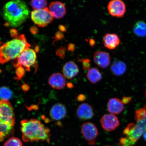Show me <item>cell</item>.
<instances>
[{
	"mask_svg": "<svg viewBox=\"0 0 146 146\" xmlns=\"http://www.w3.org/2000/svg\"><path fill=\"white\" fill-rule=\"evenodd\" d=\"M23 139L25 142L46 141L50 143V131L40 121L35 119H23L21 123Z\"/></svg>",
	"mask_w": 146,
	"mask_h": 146,
	"instance_id": "obj_1",
	"label": "cell"
},
{
	"mask_svg": "<svg viewBox=\"0 0 146 146\" xmlns=\"http://www.w3.org/2000/svg\"><path fill=\"white\" fill-rule=\"evenodd\" d=\"M30 11L26 3L21 1H12L7 3L3 9V17L9 25L18 27L26 21Z\"/></svg>",
	"mask_w": 146,
	"mask_h": 146,
	"instance_id": "obj_2",
	"label": "cell"
},
{
	"mask_svg": "<svg viewBox=\"0 0 146 146\" xmlns=\"http://www.w3.org/2000/svg\"><path fill=\"white\" fill-rule=\"evenodd\" d=\"M30 46L24 35L4 44L0 46V63L3 64L16 59Z\"/></svg>",
	"mask_w": 146,
	"mask_h": 146,
	"instance_id": "obj_3",
	"label": "cell"
},
{
	"mask_svg": "<svg viewBox=\"0 0 146 146\" xmlns=\"http://www.w3.org/2000/svg\"><path fill=\"white\" fill-rule=\"evenodd\" d=\"M15 123L12 106L9 101L0 100V142L13 135Z\"/></svg>",
	"mask_w": 146,
	"mask_h": 146,
	"instance_id": "obj_4",
	"label": "cell"
},
{
	"mask_svg": "<svg viewBox=\"0 0 146 146\" xmlns=\"http://www.w3.org/2000/svg\"><path fill=\"white\" fill-rule=\"evenodd\" d=\"M36 58L35 51L28 48L14 60L13 65L15 68L21 67L25 70L29 71L31 67L35 64Z\"/></svg>",
	"mask_w": 146,
	"mask_h": 146,
	"instance_id": "obj_5",
	"label": "cell"
},
{
	"mask_svg": "<svg viewBox=\"0 0 146 146\" xmlns=\"http://www.w3.org/2000/svg\"><path fill=\"white\" fill-rule=\"evenodd\" d=\"M31 18L34 23L40 27H45L52 23L54 19L47 8L33 11L31 13Z\"/></svg>",
	"mask_w": 146,
	"mask_h": 146,
	"instance_id": "obj_6",
	"label": "cell"
},
{
	"mask_svg": "<svg viewBox=\"0 0 146 146\" xmlns=\"http://www.w3.org/2000/svg\"><path fill=\"white\" fill-rule=\"evenodd\" d=\"M81 132L89 145H95L98 132L94 124L90 122L83 123L81 127Z\"/></svg>",
	"mask_w": 146,
	"mask_h": 146,
	"instance_id": "obj_7",
	"label": "cell"
},
{
	"mask_svg": "<svg viewBox=\"0 0 146 146\" xmlns=\"http://www.w3.org/2000/svg\"><path fill=\"white\" fill-rule=\"evenodd\" d=\"M110 14L113 17L120 18L123 17L126 11L125 3L120 0H113L108 5Z\"/></svg>",
	"mask_w": 146,
	"mask_h": 146,
	"instance_id": "obj_8",
	"label": "cell"
},
{
	"mask_svg": "<svg viewBox=\"0 0 146 146\" xmlns=\"http://www.w3.org/2000/svg\"><path fill=\"white\" fill-rule=\"evenodd\" d=\"M100 122L103 129L108 132L114 130L120 125L118 118L112 114L104 115L100 119Z\"/></svg>",
	"mask_w": 146,
	"mask_h": 146,
	"instance_id": "obj_9",
	"label": "cell"
},
{
	"mask_svg": "<svg viewBox=\"0 0 146 146\" xmlns=\"http://www.w3.org/2000/svg\"><path fill=\"white\" fill-rule=\"evenodd\" d=\"M48 9L53 17L56 19H61L66 13L65 5L59 1H54L51 3Z\"/></svg>",
	"mask_w": 146,
	"mask_h": 146,
	"instance_id": "obj_10",
	"label": "cell"
},
{
	"mask_svg": "<svg viewBox=\"0 0 146 146\" xmlns=\"http://www.w3.org/2000/svg\"><path fill=\"white\" fill-rule=\"evenodd\" d=\"M95 63L102 68H105L110 64L111 57L106 52L104 51H97L94 56Z\"/></svg>",
	"mask_w": 146,
	"mask_h": 146,
	"instance_id": "obj_11",
	"label": "cell"
},
{
	"mask_svg": "<svg viewBox=\"0 0 146 146\" xmlns=\"http://www.w3.org/2000/svg\"><path fill=\"white\" fill-rule=\"evenodd\" d=\"M76 115L81 120L90 119L94 116L92 107L87 103H83L78 106L76 110Z\"/></svg>",
	"mask_w": 146,
	"mask_h": 146,
	"instance_id": "obj_12",
	"label": "cell"
},
{
	"mask_svg": "<svg viewBox=\"0 0 146 146\" xmlns=\"http://www.w3.org/2000/svg\"><path fill=\"white\" fill-rule=\"evenodd\" d=\"M49 84L52 88L56 89H61L66 85V82L64 76L60 73H54L49 78Z\"/></svg>",
	"mask_w": 146,
	"mask_h": 146,
	"instance_id": "obj_13",
	"label": "cell"
},
{
	"mask_svg": "<svg viewBox=\"0 0 146 146\" xmlns=\"http://www.w3.org/2000/svg\"><path fill=\"white\" fill-rule=\"evenodd\" d=\"M67 114V110L62 104L58 103L53 106L51 108L50 115L52 119L59 120L64 118Z\"/></svg>",
	"mask_w": 146,
	"mask_h": 146,
	"instance_id": "obj_14",
	"label": "cell"
},
{
	"mask_svg": "<svg viewBox=\"0 0 146 146\" xmlns=\"http://www.w3.org/2000/svg\"><path fill=\"white\" fill-rule=\"evenodd\" d=\"M63 72L64 77L71 79L77 75L79 72L77 65L72 61L67 62L63 67Z\"/></svg>",
	"mask_w": 146,
	"mask_h": 146,
	"instance_id": "obj_15",
	"label": "cell"
},
{
	"mask_svg": "<svg viewBox=\"0 0 146 146\" xmlns=\"http://www.w3.org/2000/svg\"><path fill=\"white\" fill-rule=\"evenodd\" d=\"M108 109L113 114H119L123 110L124 106L123 102L118 98H112L108 103Z\"/></svg>",
	"mask_w": 146,
	"mask_h": 146,
	"instance_id": "obj_16",
	"label": "cell"
},
{
	"mask_svg": "<svg viewBox=\"0 0 146 146\" xmlns=\"http://www.w3.org/2000/svg\"><path fill=\"white\" fill-rule=\"evenodd\" d=\"M104 44L109 50H113L119 44L120 40L118 36L114 34H107L104 36Z\"/></svg>",
	"mask_w": 146,
	"mask_h": 146,
	"instance_id": "obj_17",
	"label": "cell"
},
{
	"mask_svg": "<svg viewBox=\"0 0 146 146\" xmlns=\"http://www.w3.org/2000/svg\"><path fill=\"white\" fill-rule=\"evenodd\" d=\"M135 119L137 125L146 131V105L136 111Z\"/></svg>",
	"mask_w": 146,
	"mask_h": 146,
	"instance_id": "obj_18",
	"label": "cell"
},
{
	"mask_svg": "<svg viewBox=\"0 0 146 146\" xmlns=\"http://www.w3.org/2000/svg\"><path fill=\"white\" fill-rule=\"evenodd\" d=\"M126 70V66L125 63L120 61H115L111 67V72L116 76L122 75L125 73Z\"/></svg>",
	"mask_w": 146,
	"mask_h": 146,
	"instance_id": "obj_19",
	"label": "cell"
},
{
	"mask_svg": "<svg viewBox=\"0 0 146 146\" xmlns=\"http://www.w3.org/2000/svg\"><path fill=\"white\" fill-rule=\"evenodd\" d=\"M87 77L91 83L95 84L102 80V75L98 68H92L89 69L88 72Z\"/></svg>",
	"mask_w": 146,
	"mask_h": 146,
	"instance_id": "obj_20",
	"label": "cell"
},
{
	"mask_svg": "<svg viewBox=\"0 0 146 146\" xmlns=\"http://www.w3.org/2000/svg\"><path fill=\"white\" fill-rule=\"evenodd\" d=\"M134 31L138 36H146V23L143 21L138 22L135 25Z\"/></svg>",
	"mask_w": 146,
	"mask_h": 146,
	"instance_id": "obj_21",
	"label": "cell"
},
{
	"mask_svg": "<svg viewBox=\"0 0 146 146\" xmlns=\"http://www.w3.org/2000/svg\"><path fill=\"white\" fill-rule=\"evenodd\" d=\"M12 96V91L8 88L5 87L0 88V98L1 100L8 101Z\"/></svg>",
	"mask_w": 146,
	"mask_h": 146,
	"instance_id": "obj_22",
	"label": "cell"
},
{
	"mask_svg": "<svg viewBox=\"0 0 146 146\" xmlns=\"http://www.w3.org/2000/svg\"><path fill=\"white\" fill-rule=\"evenodd\" d=\"M30 5L35 10H41L46 8L47 2L42 0H35L31 1Z\"/></svg>",
	"mask_w": 146,
	"mask_h": 146,
	"instance_id": "obj_23",
	"label": "cell"
},
{
	"mask_svg": "<svg viewBox=\"0 0 146 146\" xmlns=\"http://www.w3.org/2000/svg\"><path fill=\"white\" fill-rule=\"evenodd\" d=\"M4 146H23V143L19 139L12 137L5 142Z\"/></svg>",
	"mask_w": 146,
	"mask_h": 146,
	"instance_id": "obj_24",
	"label": "cell"
},
{
	"mask_svg": "<svg viewBox=\"0 0 146 146\" xmlns=\"http://www.w3.org/2000/svg\"><path fill=\"white\" fill-rule=\"evenodd\" d=\"M79 61L82 63L83 68L85 70H89L90 69V61L88 59H79Z\"/></svg>",
	"mask_w": 146,
	"mask_h": 146,
	"instance_id": "obj_25",
	"label": "cell"
},
{
	"mask_svg": "<svg viewBox=\"0 0 146 146\" xmlns=\"http://www.w3.org/2000/svg\"><path fill=\"white\" fill-rule=\"evenodd\" d=\"M25 70L21 67H19L16 68V74L18 79H21L24 76Z\"/></svg>",
	"mask_w": 146,
	"mask_h": 146,
	"instance_id": "obj_26",
	"label": "cell"
},
{
	"mask_svg": "<svg viewBox=\"0 0 146 146\" xmlns=\"http://www.w3.org/2000/svg\"><path fill=\"white\" fill-rule=\"evenodd\" d=\"M66 53V48L65 47H61L56 51V55L59 56L61 59L65 58Z\"/></svg>",
	"mask_w": 146,
	"mask_h": 146,
	"instance_id": "obj_27",
	"label": "cell"
},
{
	"mask_svg": "<svg viewBox=\"0 0 146 146\" xmlns=\"http://www.w3.org/2000/svg\"><path fill=\"white\" fill-rule=\"evenodd\" d=\"M64 38L63 33L59 31L56 32L55 35V38L56 40H61Z\"/></svg>",
	"mask_w": 146,
	"mask_h": 146,
	"instance_id": "obj_28",
	"label": "cell"
},
{
	"mask_svg": "<svg viewBox=\"0 0 146 146\" xmlns=\"http://www.w3.org/2000/svg\"><path fill=\"white\" fill-rule=\"evenodd\" d=\"M131 100V98L129 97H124L122 100V102L123 104H129L130 103Z\"/></svg>",
	"mask_w": 146,
	"mask_h": 146,
	"instance_id": "obj_29",
	"label": "cell"
},
{
	"mask_svg": "<svg viewBox=\"0 0 146 146\" xmlns=\"http://www.w3.org/2000/svg\"><path fill=\"white\" fill-rule=\"evenodd\" d=\"M77 99L78 101L83 102L86 100V98L84 95L80 94L77 96Z\"/></svg>",
	"mask_w": 146,
	"mask_h": 146,
	"instance_id": "obj_30",
	"label": "cell"
},
{
	"mask_svg": "<svg viewBox=\"0 0 146 146\" xmlns=\"http://www.w3.org/2000/svg\"><path fill=\"white\" fill-rule=\"evenodd\" d=\"M10 33L11 36L12 37L15 38L18 36L17 31L16 30H15V29H12L11 30Z\"/></svg>",
	"mask_w": 146,
	"mask_h": 146,
	"instance_id": "obj_31",
	"label": "cell"
},
{
	"mask_svg": "<svg viewBox=\"0 0 146 146\" xmlns=\"http://www.w3.org/2000/svg\"><path fill=\"white\" fill-rule=\"evenodd\" d=\"M75 48L74 45L72 43H70L68 45V50L71 52H74Z\"/></svg>",
	"mask_w": 146,
	"mask_h": 146,
	"instance_id": "obj_32",
	"label": "cell"
},
{
	"mask_svg": "<svg viewBox=\"0 0 146 146\" xmlns=\"http://www.w3.org/2000/svg\"><path fill=\"white\" fill-rule=\"evenodd\" d=\"M30 31L33 34H35L38 32V29L36 27H32L31 28Z\"/></svg>",
	"mask_w": 146,
	"mask_h": 146,
	"instance_id": "obj_33",
	"label": "cell"
},
{
	"mask_svg": "<svg viewBox=\"0 0 146 146\" xmlns=\"http://www.w3.org/2000/svg\"><path fill=\"white\" fill-rule=\"evenodd\" d=\"M59 28L60 31H61L62 32H65L66 31V28L63 25H60L59 27Z\"/></svg>",
	"mask_w": 146,
	"mask_h": 146,
	"instance_id": "obj_34",
	"label": "cell"
},
{
	"mask_svg": "<svg viewBox=\"0 0 146 146\" xmlns=\"http://www.w3.org/2000/svg\"><path fill=\"white\" fill-rule=\"evenodd\" d=\"M95 41L94 39H91L89 40V44L91 46L93 47L95 44Z\"/></svg>",
	"mask_w": 146,
	"mask_h": 146,
	"instance_id": "obj_35",
	"label": "cell"
},
{
	"mask_svg": "<svg viewBox=\"0 0 146 146\" xmlns=\"http://www.w3.org/2000/svg\"><path fill=\"white\" fill-rule=\"evenodd\" d=\"M67 87L69 88H72L73 87V85L72 84L70 83H67Z\"/></svg>",
	"mask_w": 146,
	"mask_h": 146,
	"instance_id": "obj_36",
	"label": "cell"
},
{
	"mask_svg": "<svg viewBox=\"0 0 146 146\" xmlns=\"http://www.w3.org/2000/svg\"><path fill=\"white\" fill-rule=\"evenodd\" d=\"M143 137L144 139H145L146 141V131H145V133H144V134H143Z\"/></svg>",
	"mask_w": 146,
	"mask_h": 146,
	"instance_id": "obj_37",
	"label": "cell"
},
{
	"mask_svg": "<svg viewBox=\"0 0 146 146\" xmlns=\"http://www.w3.org/2000/svg\"><path fill=\"white\" fill-rule=\"evenodd\" d=\"M145 97L146 98V90L145 92Z\"/></svg>",
	"mask_w": 146,
	"mask_h": 146,
	"instance_id": "obj_38",
	"label": "cell"
}]
</instances>
